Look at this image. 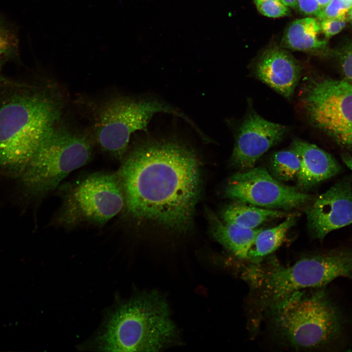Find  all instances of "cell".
Returning <instances> with one entry per match:
<instances>
[{
	"label": "cell",
	"mask_w": 352,
	"mask_h": 352,
	"mask_svg": "<svg viewBox=\"0 0 352 352\" xmlns=\"http://www.w3.org/2000/svg\"><path fill=\"white\" fill-rule=\"evenodd\" d=\"M341 157L346 165V166L352 171V154L347 152H345L341 154Z\"/></svg>",
	"instance_id": "cell-25"
},
{
	"label": "cell",
	"mask_w": 352,
	"mask_h": 352,
	"mask_svg": "<svg viewBox=\"0 0 352 352\" xmlns=\"http://www.w3.org/2000/svg\"><path fill=\"white\" fill-rule=\"evenodd\" d=\"M91 142L86 135L54 125L18 177L28 196L40 197L55 189L72 171L90 160Z\"/></svg>",
	"instance_id": "cell-5"
},
{
	"label": "cell",
	"mask_w": 352,
	"mask_h": 352,
	"mask_svg": "<svg viewBox=\"0 0 352 352\" xmlns=\"http://www.w3.org/2000/svg\"><path fill=\"white\" fill-rule=\"evenodd\" d=\"M306 213L310 237L320 241L331 232L352 223V176H343L315 196Z\"/></svg>",
	"instance_id": "cell-10"
},
{
	"label": "cell",
	"mask_w": 352,
	"mask_h": 352,
	"mask_svg": "<svg viewBox=\"0 0 352 352\" xmlns=\"http://www.w3.org/2000/svg\"><path fill=\"white\" fill-rule=\"evenodd\" d=\"M320 31V24L314 18L296 20L286 29L282 45L286 48L304 51L322 49L326 46L327 41L318 38Z\"/></svg>",
	"instance_id": "cell-16"
},
{
	"label": "cell",
	"mask_w": 352,
	"mask_h": 352,
	"mask_svg": "<svg viewBox=\"0 0 352 352\" xmlns=\"http://www.w3.org/2000/svg\"><path fill=\"white\" fill-rule=\"evenodd\" d=\"M159 112L177 116L197 128L178 109L157 98L121 96L110 100L99 109L94 125L97 141L105 152L122 160L131 135L137 131H147L151 118Z\"/></svg>",
	"instance_id": "cell-6"
},
{
	"label": "cell",
	"mask_w": 352,
	"mask_h": 352,
	"mask_svg": "<svg viewBox=\"0 0 352 352\" xmlns=\"http://www.w3.org/2000/svg\"><path fill=\"white\" fill-rule=\"evenodd\" d=\"M347 18L346 16L328 19L321 21V31L327 38L340 32L346 26Z\"/></svg>",
	"instance_id": "cell-23"
},
{
	"label": "cell",
	"mask_w": 352,
	"mask_h": 352,
	"mask_svg": "<svg viewBox=\"0 0 352 352\" xmlns=\"http://www.w3.org/2000/svg\"><path fill=\"white\" fill-rule=\"evenodd\" d=\"M224 194L234 201L286 211L306 208L315 197L283 184L263 167H253L234 174L228 179Z\"/></svg>",
	"instance_id": "cell-9"
},
{
	"label": "cell",
	"mask_w": 352,
	"mask_h": 352,
	"mask_svg": "<svg viewBox=\"0 0 352 352\" xmlns=\"http://www.w3.org/2000/svg\"><path fill=\"white\" fill-rule=\"evenodd\" d=\"M300 99L310 123L352 153V83L311 77L302 88Z\"/></svg>",
	"instance_id": "cell-7"
},
{
	"label": "cell",
	"mask_w": 352,
	"mask_h": 352,
	"mask_svg": "<svg viewBox=\"0 0 352 352\" xmlns=\"http://www.w3.org/2000/svg\"><path fill=\"white\" fill-rule=\"evenodd\" d=\"M300 168V158L290 148L276 152L270 158L269 172L281 182L296 180Z\"/></svg>",
	"instance_id": "cell-18"
},
{
	"label": "cell",
	"mask_w": 352,
	"mask_h": 352,
	"mask_svg": "<svg viewBox=\"0 0 352 352\" xmlns=\"http://www.w3.org/2000/svg\"><path fill=\"white\" fill-rule=\"evenodd\" d=\"M285 5L292 8L297 7V0H280Z\"/></svg>",
	"instance_id": "cell-26"
},
{
	"label": "cell",
	"mask_w": 352,
	"mask_h": 352,
	"mask_svg": "<svg viewBox=\"0 0 352 352\" xmlns=\"http://www.w3.org/2000/svg\"><path fill=\"white\" fill-rule=\"evenodd\" d=\"M291 214L279 210L264 208L234 201L223 209L221 212V219L224 222L243 228L254 229L264 222L286 217Z\"/></svg>",
	"instance_id": "cell-15"
},
{
	"label": "cell",
	"mask_w": 352,
	"mask_h": 352,
	"mask_svg": "<svg viewBox=\"0 0 352 352\" xmlns=\"http://www.w3.org/2000/svg\"><path fill=\"white\" fill-rule=\"evenodd\" d=\"M297 290L267 309L279 338L296 350L344 351L352 344V317L327 286Z\"/></svg>",
	"instance_id": "cell-2"
},
{
	"label": "cell",
	"mask_w": 352,
	"mask_h": 352,
	"mask_svg": "<svg viewBox=\"0 0 352 352\" xmlns=\"http://www.w3.org/2000/svg\"><path fill=\"white\" fill-rule=\"evenodd\" d=\"M290 148L300 158L301 168L296 180L297 188L302 191L310 190L339 175L342 170L331 154L315 144L295 139Z\"/></svg>",
	"instance_id": "cell-13"
},
{
	"label": "cell",
	"mask_w": 352,
	"mask_h": 352,
	"mask_svg": "<svg viewBox=\"0 0 352 352\" xmlns=\"http://www.w3.org/2000/svg\"><path fill=\"white\" fill-rule=\"evenodd\" d=\"M262 0H254L256 4L257 3H259V2H260V1H262Z\"/></svg>",
	"instance_id": "cell-30"
},
{
	"label": "cell",
	"mask_w": 352,
	"mask_h": 352,
	"mask_svg": "<svg viewBox=\"0 0 352 352\" xmlns=\"http://www.w3.org/2000/svg\"><path fill=\"white\" fill-rule=\"evenodd\" d=\"M61 115L58 101L43 92L15 93L0 105V171L18 177Z\"/></svg>",
	"instance_id": "cell-4"
},
{
	"label": "cell",
	"mask_w": 352,
	"mask_h": 352,
	"mask_svg": "<svg viewBox=\"0 0 352 352\" xmlns=\"http://www.w3.org/2000/svg\"><path fill=\"white\" fill-rule=\"evenodd\" d=\"M256 4L259 11L266 17L279 18L289 13L288 7L280 0H263Z\"/></svg>",
	"instance_id": "cell-22"
},
{
	"label": "cell",
	"mask_w": 352,
	"mask_h": 352,
	"mask_svg": "<svg viewBox=\"0 0 352 352\" xmlns=\"http://www.w3.org/2000/svg\"><path fill=\"white\" fill-rule=\"evenodd\" d=\"M301 72L300 64L291 54L277 48L265 51L252 68L255 78L288 99L294 93Z\"/></svg>",
	"instance_id": "cell-12"
},
{
	"label": "cell",
	"mask_w": 352,
	"mask_h": 352,
	"mask_svg": "<svg viewBox=\"0 0 352 352\" xmlns=\"http://www.w3.org/2000/svg\"><path fill=\"white\" fill-rule=\"evenodd\" d=\"M352 7V0H331L316 16L321 21L346 16Z\"/></svg>",
	"instance_id": "cell-20"
},
{
	"label": "cell",
	"mask_w": 352,
	"mask_h": 352,
	"mask_svg": "<svg viewBox=\"0 0 352 352\" xmlns=\"http://www.w3.org/2000/svg\"><path fill=\"white\" fill-rule=\"evenodd\" d=\"M19 43L15 28L0 14V56L8 60L16 57L18 54Z\"/></svg>",
	"instance_id": "cell-19"
},
{
	"label": "cell",
	"mask_w": 352,
	"mask_h": 352,
	"mask_svg": "<svg viewBox=\"0 0 352 352\" xmlns=\"http://www.w3.org/2000/svg\"><path fill=\"white\" fill-rule=\"evenodd\" d=\"M296 215L291 214L278 225L265 230L262 229L249 250L246 261L257 264L275 251L284 242L288 230L295 225Z\"/></svg>",
	"instance_id": "cell-17"
},
{
	"label": "cell",
	"mask_w": 352,
	"mask_h": 352,
	"mask_svg": "<svg viewBox=\"0 0 352 352\" xmlns=\"http://www.w3.org/2000/svg\"><path fill=\"white\" fill-rule=\"evenodd\" d=\"M207 212L214 238L237 258L246 261L249 250L262 228H243L223 221L212 211Z\"/></svg>",
	"instance_id": "cell-14"
},
{
	"label": "cell",
	"mask_w": 352,
	"mask_h": 352,
	"mask_svg": "<svg viewBox=\"0 0 352 352\" xmlns=\"http://www.w3.org/2000/svg\"><path fill=\"white\" fill-rule=\"evenodd\" d=\"M347 15H348V19L349 21H350L351 23L352 24V7H351V8L350 9V10L348 12Z\"/></svg>",
	"instance_id": "cell-29"
},
{
	"label": "cell",
	"mask_w": 352,
	"mask_h": 352,
	"mask_svg": "<svg viewBox=\"0 0 352 352\" xmlns=\"http://www.w3.org/2000/svg\"><path fill=\"white\" fill-rule=\"evenodd\" d=\"M297 7L305 15L315 16L321 9L317 0H297Z\"/></svg>",
	"instance_id": "cell-24"
},
{
	"label": "cell",
	"mask_w": 352,
	"mask_h": 352,
	"mask_svg": "<svg viewBox=\"0 0 352 352\" xmlns=\"http://www.w3.org/2000/svg\"><path fill=\"white\" fill-rule=\"evenodd\" d=\"M123 159L117 175L129 215L173 230H187L200 191L195 152L176 139L150 140Z\"/></svg>",
	"instance_id": "cell-1"
},
{
	"label": "cell",
	"mask_w": 352,
	"mask_h": 352,
	"mask_svg": "<svg viewBox=\"0 0 352 352\" xmlns=\"http://www.w3.org/2000/svg\"><path fill=\"white\" fill-rule=\"evenodd\" d=\"M288 129L268 121L254 110H250L238 126L230 163L240 171L254 167L270 148L280 142Z\"/></svg>",
	"instance_id": "cell-11"
},
{
	"label": "cell",
	"mask_w": 352,
	"mask_h": 352,
	"mask_svg": "<svg viewBox=\"0 0 352 352\" xmlns=\"http://www.w3.org/2000/svg\"><path fill=\"white\" fill-rule=\"evenodd\" d=\"M125 203L117 173H93L71 187L65 196L60 222L66 226L82 222L102 225L119 214Z\"/></svg>",
	"instance_id": "cell-8"
},
{
	"label": "cell",
	"mask_w": 352,
	"mask_h": 352,
	"mask_svg": "<svg viewBox=\"0 0 352 352\" xmlns=\"http://www.w3.org/2000/svg\"><path fill=\"white\" fill-rule=\"evenodd\" d=\"M334 55L344 80L352 83V42L338 48Z\"/></svg>",
	"instance_id": "cell-21"
},
{
	"label": "cell",
	"mask_w": 352,
	"mask_h": 352,
	"mask_svg": "<svg viewBox=\"0 0 352 352\" xmlns=\"http://www.w3.org/2000/svg\"><path fill=\"white\" fill-rule=\"evenodd\" d=\"M176 337L167 302L152 291L111 309L92 345L101 351L156 352L173 344Z\"/></svg>",
	"instance_id": "cell-3"
},
{
	"label": "cell",
	"mask_w": 352,
	"mask_h": 352,
	"mask_svg": "<svg viewBox=\"0 0 352 352\" xmlns=\"http://www.w3.org/2000/svg\"><path fill=\"white\" fill-rule=\"evenodd\" d=\"M321 8L327 5L331 0H317Z\"/></svg>",
	"instance_id": "cell-28"
},
{
	"label": "cell",
	"mask_w": 352,
	"mask_h": 352,
	"mask_svg": "<svg viewBox=\"0 0 352 352\" xmlns=\"http://www.w3.org/2000/svg\"><path fill=\"white\" fill-rule=\"evenodd\" d=\"M7 60H8V59L6 58L3 56H0V82L2 81L4 82V79L2 77L1 75L0 71L4 63L6 62Z\"/></svg>",
	"instance_id": "cell-27"
}]
</instances>
